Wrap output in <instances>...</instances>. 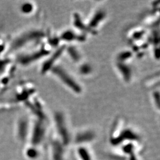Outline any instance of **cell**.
Masks as SVG:
<instances>
[{"label": "cell", "mask_w": 160, "mask_h": 160, "mask_svg": "<svg viewBox=\"0 0 160 160\" xmlns=\"http://www.w3.org/2000/svg\"><path fill=\"white\" fill-rule=\"evenodd\" d=\"M54 72L67 86L71 87L72 89H73L74 91L77 92H80L81 90L80 87L76 84V82L74 81L72 78L71 77H69V75L66 72H64V71L62 69L57 68L55 69Z\"/></svg>", "instance_id": "6da1fadb"}]
</instances>
